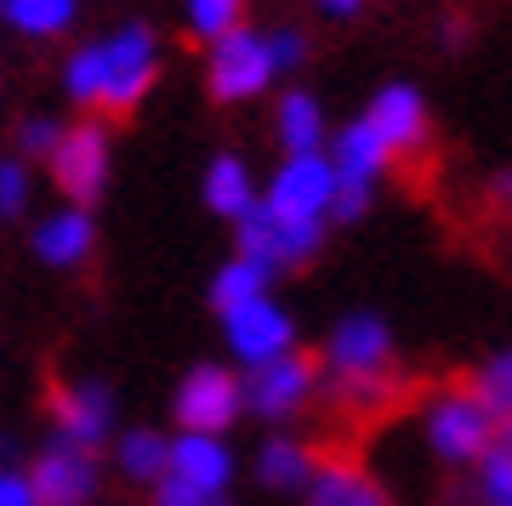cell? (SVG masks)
<instances>
[{"label":"cell","instance_id":"cell-1","mask_svg":"<svg viewBox=\"0 0 512 506\" xmlns=\"http://www.w3.org/2000/svg\"><path fill=\"white\" fill-rule=\"evenodd\" d=\"M154 69H160V40H154V29H148V23H126V29H114L109 40L74 52L69 69H63V86H69L74 103L126 114V109H137V97L154 86Z\"/></svg>","mask_w":512,"mask_h":506},{"label":"cell","instance_id":"cell-2","mask_svg":"<svg viewBox=\"0 0 512 506\" xmlns=\"http://www.w3.org/2000/svg\"><path fill=\"white\" fill-rule=\"evenodd\" d=\"M421 433H427V450L439 455L444 467H478L484 450L495 444V416L478 404L473 387H450L427 404Z\"/></svg>","mask_w":512,"mask_h":506},{"label":"cell","instance_id":"cell-3","mask_svg":"<svg viewBox=\"0 0 512 506\" xmlns=\"http://www.w3.org/2000/svg\"><path fill=\"white\" fill-rule=\"evenodd\" d=\"M330 199H336V171H330L325 154H296L274 171L268 194H262V211L279 222H308V228H325Z\"/></svg>","mask_w":512,"mask_h":506},{"label":"cell","instance_id":"cell-4","mask_svg":"<svg viewBox=\"0 0 512 506\" xmlns=\"http://www.w3.org/2000/svg\"><path fill=\"white\" fill-rule=\"evenodd\" d=\"M205 80H211V97H217V103L262 97L268 80H274L268 35H256V29H245V23H239L234 35H222L217 46H211V69H205Z\"/></svg>","mask_w":512,"mask_h":506},{"label":"cell","instance_id":"cell-5","mask_svg":"<svg viewBox=\"0 0 512 506\" xmlns=\"http://www.w3.org/2000/svg\"><path fill=\"white\" fill-rule=\"evenodd\" d=\"M52 177L57 188L74 199V211H86L103 188H109V131L97 120H80V126L63 131V143L52 148Z\"/></svg>","mask_w":512,"mask_h":506},{"label":"cell","instance_id":"cell-6","mask_svg":"<svg viewBox=\"0 0 512 506\" xmlns=\"http://www.w3.org/2000/svg\"><path fill=\"white\" fill-rule=\"evenodd\" d=\"M319 387V364L308 353H285L274 364H256L251 376L239 381V398H245V410H256L262 421H285L296 416L308 393Z\"/></svg>","mask_w":512,"mask_h":506},{"label":"cell","instance_id":"cell-7","mask_svg":"<svg viewBox=\"0 0 512 506\" xmlns=\"http://www.w3.org/2000/svg\"><path fill=\"white\" fill-rule=\"evenodd\" d=\"M222 330H228V347H234L239 364H274L285 359V353H296V325L291 313L279 308L274 296H256V302H245V308L222 313Z\"/></svg>","mask_w":512,"mask_h":506},{"label":"cell","instance_id":"cell-8","mask_svg":"<svg viewBox=\"0 0 512 506\" xmlns=\"http://www.w3.org/2000/svg\"><path fill=\"white\" fill-rule=\"evenodd\" d=\"M245 398H239V376H228L222 364H200L188 370V381L177 387V421L183 433H205L222 438V427H234Z\"/></svg>","mask_w":512,"mask_h":506},{"label":"cell","instance_id":"cell-9","mask_svg":"<svg viewBox=\"0 0 512 506\" xmlns=\"http://www.w3.org/2000/svg\"><path fill=\"white\" fill-rule=\"evenodd\" d=\"M325 359L336 370V381H382L387 364H393V330L376 313H348L330 330Z\"/></svg>","mask_w":512,"mask_h":506},{"label":"cell","instance_id":"cell-10","mask_svg":"<svg viewBox=\"0 0 512 506\" xmlns=\"http://www.w3.org/2000/svg\"><path fill=\"white\" fill-rule=\"evenodd\" d=\"M29 489H35L40 506H86L97 495V467L86 450L74 444H52L46 455H35V472H29Z\"/></svg>","mask_w":512,"mask_h":506},{"label":"cell","instance_id":"cell-11","mask_svg":"<svg viewBox=\"0 0 512 506\" xmlns=\"http://www.w3.org/2000/svg\"><path fill=\"white\" fill-rule=\"evenodd\" d=\"M365 126L382 137V148L399 160V154H416L427 143V103H421L416 86H382L376 103H370Z\"/></svg>","mask_w":512,"mask_h":506},{"label":"cell","instance_id":"cell-12","mask_svg":"<svg viewBox=\"0 0 512 506\" xmlns=\"http://www.w3.org/2000/svg\"><path fill=\"white\" fill-rule=\"evenodd\" d=\"M109 421H114V393L103 381H74L57 393V444H74V450L92 455L103 438H109Z\"/></svg>","mask_w":512,"mask_h":506},{"label":"cell","instance_id":"cell-13","mask_svg":"<svg viewBox=\"0 0 512 506\" xmlns=\"http://www.w3.org/2000/svg\"><path fill=\"white\" fill-rule=\"evenodd\" d=\"M171 478L188 489H200L211 501H222V489L234 478V455L222 438H205V433H183L171 444Z\"/></svg>","mask_w":512,"mask_h":506},{"label":"cell","instance_id":"cell-14","mask_svg":"<svg viewBox=\"0 0 512 506\" xmlns=\"http://www.w3.org/2000/svg\"><path fill=\"white\" fill-rule=\"evenodd\" d=\"M92 211H52V217L35 228V256L46 262V268H80L86 256H92Z\"/></svg>","mask_w":512,"mask_h":506},{"label":"cell","instance_id":"cell-15","mask_svg":"<svg viewBox=\"0 0 512 506\" xmlns=\"http://www.w3.org/2000/svg\"><path fill=\"white\" fill-rule=\"evenodd\" d=\"M330 171H336V182H353V188H376V177H382L387 165H393V154L382 148V137L365 126V120H353L342 137H336V148L325 154Z\"/></svg>","mask_w":512,"mask_h":506},{"label":"cell","instance_id":"cell-16","mask_svg":"<svg viewBox=\"0 0 512 506\" xmlns=\"http://www.w3.org/2000/svg\"><path fill=\"white\" fill-rule=\"evenodd\" d=\"M308 506H393V501H387V489L376 484L365 467H353V461H330V467H313Z\"/></svg>","mask_w":512,"mask_h":506},{"label":"cell","instance_id":"cell-17","mask_svg":"<svg viewBox=\"0 0 512 506\" xmlns=\"http://www.w3.org/2000/svg\"><path fill=\"white\" fill-rule=\"evenodd\" d=\"M274 131H279V143L291 148V160L325 148V114H319V103H313L308 91H285V97H279Z\"/></svg>","mask_w":512,"mask_h":506},{"label":"cell","instance_id":"cell-18","mask_svg":"<svg viewBox=\"0 0 512 506\" xmlns=\"http://www.w3.org/2000/svg\"><path fill=\"white\" fill-rule=\"evenodd\" d=\"M205 205L217 211V217H245L256 205V182L251 171H245V160H234V154H217L211 160V171H205Z\"/></svg>","mask_w":512,"mask_h":506},{"label":"cell","instance_id":"cell-19","mask_svg":"<svg viewBox=\"0 0 512 506\" xmlns=\"http://www.w3.org/2000/svg\"><path fill=\"white\" fill-rule=\"evenodd\" d=\"M313 450L308 444H296V438H268L262 455H256V472H262V484L268 489H308L313 478Z\"/></svg>","mask_w":512,"mask_h":506},{"label":"cell","instance_id":"cell-20","mask_svg":"<svg viewBox=\"0 0 512 506\" xmlns=\"http://www.w3.org/2000/svg\"><path fill=\"white\" fill-rule=\"evenodd\" d=\"M114 467L126 472V478H137V484H160L165 472H171V438L137 427V433H126L114 444Z\"/></svg>","mask_w":512,"mask_h":506},{"label":"cell","instance_id":"cell-21","mask_svg":"<svg viewBox=\"0 0 512 506\" xmlns=\"http://www.w3.org/2000/svg\"><path fill=\"white\" fill-rule=\"evenodd\" d=\"M74 0H0V18L12 23L18 35H35V40H52L74 23Z\"/></svg>","mask_w":512,"mask_h":506},{"label":"cell","instance_id":"cell-22","mask_svg":"<svg viewBox=\"0 0 512 506\" xmlns=\"http://www.w3.org/2000/svg\"><path fill=\"white\" fill-rule=\"evenodd\" d=\"M268 279H274V273L262 268V262H251V256H234V262L217 273L211 302H217V313H234V308H245V302H256V296H268Z\"/></svg>","mask_w":512,"mask_h":506},{"label":"cell","instance_id":"cell-23","mask_svg":"<svg viewBox=\"0 0 512 506\" xmlns=\"http://www.w3.org/2000/svg\"><path fill=\"white\" fill-rule=\"evenodd\" d=\"M473 506H512V450H484L473 472Z\"/></svg>","mask_w":512,"mask_h":506},{"label":"cell","instance_id":"cell-24","mask_svg":"<svg viewBox=\"0 0 512 506\" xmlns=\"http://www.w3.org/2000/svg\"><path fill=\"white\" fill-rule=\"evenodd\" d=\"M473 393H478V404H484L495 421H512V347L507 353H495V359L478 370Z\"/></svg>","mask_w":512,"mask_h":506},{"label":"cell","instance_id":"cell-25","mask_svg":"<svg viewBox=\"0 0 512 506\" xmlns=\"http://www.w3.org/2000/svg\"><path fill=\"white\" fill-rule=\"evenodd\" d=\"M183 6H188V29L200 40H211V46H217L222 35H234L239 12H245V0H183Z\"/></svg>","mask_w":512,"mask_h":506},{"label":"cell","instance_id":"cell-26","mask_svg":"<svg viewBox=\"0 0 512 506\" xmlns=\"http://www.w3.org/2000/svg\"><path fill=\"white\" fill-rule=\"evenodd\" d=\"M23 205H29V171H23V160L0 154V222H12Z\"/></svg>","mask_w":512,"mask_h":506},{"label":"cell","instance_id":"cell-27","mask_svg":"<svg viewBox=\"0 0 512 506\" xmlns=\"http://www.w3.org/2000/svg\"><path fill=\"white\" fill-rule=\"evenodd\" d=\"M18 143H23V154L52 160V148L63 143V126H57V120H46V114H35V120H23V126H18Z\"/></svg>","mask_w":512,"mask_h":506},{"label":"cell","instance_id":"cell-28","mask_svg":"<svg viewBox=\"0 0 512 506\" xmlns=\"http://www.w3.org/2000/svg\"><path fill=\"white\" fill-rule=\"evenodd\" d=\"M268 57H274V74L308 63V29H274L268 35Z\"/></svg>","mask_w":512,"mask_h":506},{"label":"cell","instance_id":"cell-29","mask_svg":"<svg viewBox=\"0 0 512 506\" xmlns=\"http://www.w3.org/2000/svg\"><path fill=\"white\" fill-rule=\"evenodd\" d=\"M370 211V188H353V182H336V199H330V217L336 222H359Z\"/></svg>","mask_w":512,"mask_h":506},{"label":"cell","instance_id":"cell-30","mask_svg":"<svg viewBox=\"0 0 512 506\" xmlns=\"http://www.w3.org/2000/svg\"><path fill=\"white\" fill-rule=\"evenodd\" d=\"M154 506H211V495H200V489L177 484V478L165 472L160 484H154Z\"/></svg>","mask_w":512,"mask_h":506},{"label":"cell","instance_id":"cell-31","mask_svg":"<svg viewBox=\"0 0 512 506\" xmlns=\"http://www.w3.org/2000/svg\"><path fill=\"white\" fill-rule=\"evenodd\" d=\"M0 506H40V501H35V489H29V478L0 472Z\"/></svg>","mask_w":512,"mask_h":506},{"label":"cell","instance_id":"cell-32","mask_svg":"<svg viewBox=\"0 0 512 506\" xmlns=\"http://www.w3.org/2000/svg\"><path fill=\"white\" fill-rule=\"evenodd\" d=\"M490 205L512 217V171H495V177H490Z\"/></svg>","mask_w":512,"mask_h":506},{"label":"cell","instance_id":"cell-33","mask_svg":"<svg viewBox=\"0 0 512 506\" xmlns=\"http://www.w3.org/2000/svg\"><path fill=\"white\" fill-rule=\"evenodd\" d=\"M319 6H325L330 18H353V12H359V6H365V0H319Z\"/></svg>","mask_w":512,"mask_h":506},{"label":"cell","instance_id":"cell-34","mask_svg":"<svg viewBox=\"0 0 512 506\" xmlns=\"http://www.w3.org/2000/svg\"><path fill=\"white\" fill-rule=\"evenodd\" d=\"M467 40V23H444V46H461Z\"/></svg>","mask_w":512,"mask_h":506},{"label":"cell","instance_id":"cell-35","mask_svg":"<svg viewBox=\"0 0 512 506\" xmlns=\"http://www.w3.org/2000/svg\"><path fill=\"white\" fill-rule=\"evenodd\" d=\"M211 506H228V501H211Z\"/></svg>","mask_w":512,"mask_h":506}]
</instances>
